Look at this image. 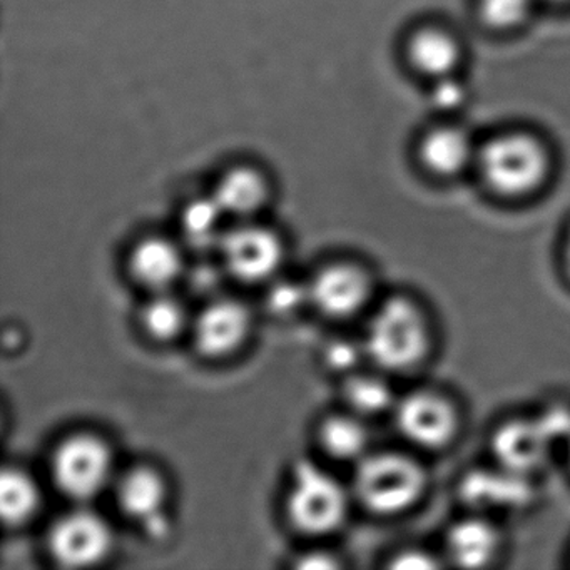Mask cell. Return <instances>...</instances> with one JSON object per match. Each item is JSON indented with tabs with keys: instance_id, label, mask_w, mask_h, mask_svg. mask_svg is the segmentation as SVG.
Masks as SVG:
<instances>
[{
	"instance_id": "obj_22",
	"label": "cell",
	"mask_w": 570,
	"mask_h": 570,
	"mask_svg": "<svg viewBox=\"0 0 570 570\" xmlns=\"http://www.w3.org/2000/svg\"><path fill=\"white\" fill-rule=\"evenodd\" d=\"M142 328L153 340L169 342L181 335L188 323L185 306L168 293H156L155 298L146 303L141 313Z\"/></svg>"
},
{
	"instance_id": "obj_17",
	"label": "cell",
	"mask_w": 570,
	"mask_h": 570,
	"mask_svg": "<svg viewBox=\"0 0 570 570\" xmlns=\"http://www.w3.org/2000/svg\"><path fill=\"white\" fill-rule=\"evenodd\" d=\"M410 65L432 79L455 75L462 61V48L450 32L439 28H422L406 42Z\"/></svg>"
},
{
	"instance_id": "obj_31",
	"label": "cell",
	"mask_w": 570,
	"mask_h": 570,
	"mask_svg": "<svg viewBox=\"0 0 570 570\" xmlns=\"http://www.w3.org/2000/svg\"><path fill=\"white\" fill-rule=\"evenodd\" d=\"M550 2H567V0H550Z\"/></svg>"
},
{
	"instance_id": "obj_9",
	"label": "cell",
	"mask_w": 570,
	"mask_h": 570,
	"mask_svg": "<svg viewBox=\"0 0 570 570\" xmlns=\"http://www.w3.org/2000/svg\"><path fill=\"white\" fill-rule=\"evenodd\" d=\"M309 302L330 318H350L362 312L372 295V279L355 263H333L316 273L308 286Z\"/></svg>"
},
{
	"instance_id": "obj_27",
	"label": "cell",
	"mask_w": 570,
	"mask_h": 570,
	"mask_svg": "<svg viewBox=\"0 0 570 570\" xmlns=\"http://www.w3.org/2000/svg\"><path fill=\"white\" fill-rule=\"evenodd\" d=\"M360 348L346 340H336L326 346L325 360L336 372H353L360 358Z\"/></svg>"
},
{
	"instance_id": "obj_26",
	"label": "cell",
	"mask_w": 570,
	"mask_h": 570,
	"mask_svg": "<svg viewBox=\"0 0 570 570\" xmlns=\"http://www.w3.org/2000/svg\"><path fill=\"white\" fill-rule=\"evenodd\" d=\"M306 302H309L308 288L283 282L269 289L268 306L276 315H292L298 312Z\"/></svg>"
},
{
	"instance_id": "obj_18",
	"label": "cell",
	"mask_w": 570,
	"mask_h": 570,
	"mask_svg": "<svg viewBox=\"0 0 570 570\" xmlns=\"http://www.w3.org/2000/svg\"><path fill=\"white\" fill-rule=\"evenodd\" d=\"M213 198L222 206L226 216L252 218L268 202V183L255 168L238 166L219 178Z\"/></svg>"
},
{
	"instance_id": "obj_1",
	"label": "cell",
	"mask_w": 570,
	"mask_h": 570,
	"mask_svg": "<svg viewBox=\"0 0 570 570\" xmlns=\"http://www.w3.org/2000/svg\"><path fill=\"white\" fill-rule=\"evenodd\" d=\"M430 343L425 313L412 299L395 296L370 322L365 352L380 368L409 372L426 358Z\"/></svg>"
},
{
	"instance_id": "obj_24",
	"label": "cell",
	"mask_w": 570,
	"mask_h": 570,
	"mask_svg": "<svg viewBox=\"0 0 570 570\" xmlns=\"http://www.w3.org/2000/svg\"><path fill=\"white\" fill-rule=\"evenodd\" d=\"M533 0H480V16L490 28L507 31L529 19Z\"/></svg>"
},
{
	"instance_id": "obj_21",
	"label": "cell",
	"mask_w": 570,
	"mask_h": 570,
	"mask_svg": "<svg viewBox=\"0 0 570 570\" xmlns=\"http://www.w3.org/2000/svg\"><path fill=\"white\" fill-rule=\"evenodd\" d=\"M225 212L212 196L206 198L193 199L186 208L183 209L181 229L189 245L195 248H208L215 243L222 242V223L225 218Z\"/></svg>"
},
{
	"instance_id": "obj_30",
	"label": "cell",
	"mask_w": 570,
	"mask_h": 570,
	"mask_svg": "<svg viewBox=\"0 0 570 570\" xmlns=\"http://www.w3.org/2000/svg\"><path fill=\"white\" fill-rule=\"evenodd\" d=\"M566 266H567V273H569V276H570V232H569V236H567V242H566Z\"/></svg>"
},
{
	"instance_id": "obj_25",
	"label": "cell",
	"mask_w": 570,
	"mask_h": 570,
	"mask_svg": "<svg viewBox=\"0 0 570 570\" xmlns=\"http://www.w3.org/2000/svg\"><path fill=\"white\" fill-rule=\"evenodd\" d=\"M429 101L439 112H456L469 102V88L455 75L443 76L433 79Z\"/></svg>"
},
{
	"instance_id": "obj_3",
	"label": "cell",
	"mask_w": 570,
	"mask_h": 570,
	"mask_svg": "<svg viewBox=\"0 0 570 570\" xmlns=\"http://www.w3.org/2000/svg\"><path fill=\"white\" fill-rule=\"evenodd\" d=\"M355 495L376 515H396L412 509L425 492L426 476L419 462L400 453L363 456L356 466Z\"/></svg>"
},
{
	"instance_id": "obj_20",
	"label": "cell",
	"mask_w": 570,
	"mask_h": 570,
	"mask_svg": "<svg viewBox=\"0 0 570 570\" xmlns=\"http://www.w3.org/2000/svg\"><path fill=\"white\" fill-rule=\"evenodd\" d=\"M41 505L38 483L29 473L6 469L0 476V513L8 525H22L31 520Z\"/></svg>"
},
{
	"instance_id": "obj_29",
	"label": "cell",
	"mask_w": 570,
	"mask_h": 570,
	"mask_svg": "<svg viewBox=\"0 0 570 570\" xmlns=\"http://www.w3.org/2000/svg\"><path fill=\"white\" fill-rule=\"evenodd\" d=\"M299 569H335V567H338V563H336V560L333 559L332 556H328V553L323 552H316V553H308V556L303 557L302 560L298 562Z\"/></svg>"
},
{
	"instance_id": "obj_19",
	"label": "cell",
	"mask_w": 570,
	"mask_h": 570,
	"mask_svg": "<svg viewBox=\"0 0 570 570\" xmlns=\"http://www.w3.org/2000/svg\"><path fill=\"white\" fill-rule=\"evenodd\" d=\"M323 450L340 462L358 463L368 450V430L358 415H333L320 426Z\"/></svg>"
},
{
	"instance_id": "obj_23",
	"label": "cell",
	"mask_w": 570,
	"mask_h": 570,
	"mask_svg": "<svg viewBox=\"0 0 570 570\" xmlns=\"http://www.w3.org/2000/svg\"><path fill=\"white\" fill-rule=\"evenodd\" d=\"M343 399L355 415H379L392 405L393 392L380 376L353 373L343 385Z\"/></svg>"
},
{
	"instance_id": "obj_8",
	"label": "cell",
	"mask_w": 570,
	"mask_h": 570,
	"mask_svg": "<svg viewBox=\"0 0 570 570\" xmlns=\"http://www.w3.org/2000/svg\"><path fill=\"white\" fill-rule=\"evenodd\" d=\"M225 268L239 282L258 283L275 275L283 262V243L272 229L242 225L219 242Z\"/></svg>"
},
{
	"instance_id": "obj_13",
	"label": "cell",
	"mask_w": 570,
	"mask_h": 570,
	"mask_svg": "<svg viewBox=\"0 0 570 570\" xmlns=\"http://www.w3.org/2000/svg\"><path fill=\"white\" fill-rule=\"evenodd\" d=\"M462 495L472 507L479 509H513L530 502L529 476L510 470H479L465 476Z\"/></svg>"
},
{
	"instance_id": "obj_12",
	"label": "cell",
	"mask_w": 570,
	"mask_h": 570,
	"mask_svg": "<svg viewBox=\"0 0 570 570\" xmlns=\"http://www.w3.org/2000/svg\"><path fill=\"white\" fill-rule=\"evenodd\" d=\"M116 497L126 515L145 523L153 533L165 532L163 509L168 499V485L158 470L132 466L119 479Z\"/></svg>"
},
{
	"instance_id": "obj_28",
	"label": "cell",
	"mask_w": 570,
	"mask_h": 570,
	"mask_svg": "<svg viewBox=\"0 0 570 570\" xmlns=\"http://www.w3.org/2000/svg\"><path fill=\"white\" fill-rule=\"evenodd\" d=\"M393 569H436L440 567L439 560L426 552L420 550H410V552L399 553L392 562Z\"/></svg>"
},
{
	"instance_id": "obj_5",
	"label": "cell",
	"mask_w": 570,
	"mask_h": 570,
	"mask_svg": "<svg viewBox=\"0 0 570 570\" xmlns=\"http://www.w3.org/2000/svg\"><path fill=\"white\" fill-rule=\"evenodd\" d=\"M52 479L76 502H88L105 492L115 472V459L105 440L76 433L62 440L52 455Z\"/></svg>"
},
{
	"instance_id": "obj_16",
	"label": "cell",
	"mask_w": 570,
	"mask_h": 570,
	"mask_svg": "<svg viewBox=\"0 0 570 570\" xmlns=\"http://www.w3.org/2000/svg\"><path fill=\"white\" fill-rule=\"evenodd\" d=\"M475 146L463 129L440 126L423 136L419 146L420 161L433 175L450 178L460 175L472 161H476Z\"/></svg>"
},
{
	"instance_id": "obj_2",
	"label": "cell",
	"mask_w": 570,
	"mask_h": 570,
	"mask_svg": "<svg viewBox=\"0 0 570 570\" xmlns=\"http://www.w3.org/2000/svg\"><path fill=\"white\" fill-rule=\"evenodd\" d=\"M475 163L487 186L507 198L537 191L550 171L546 146L527 132H507L489 139L476 151Z\"/></svg>"
},
{
	"instance_id": "obj_7",
	"label": "cell",
	"mask_w": 570,
	"mask_h": 570,
	"mask_svg": "<svg viewBox=\"0 0 570 570\" xmlns=\"http://www.w3.org/2000/svg\"><path fill=\"white\" fill-rule=\"evenodd\" d=\"M400 433L413 445L426 450L445 449L459 432V413L445 396L435 392H413L395 405Z\"/></svg>"
},
{
	"instance_id": "obj_10",
	"label": "cell",
	"mask_w": 570,
	"mask_h": 570,
	"mask_svg": "<svg viewBox=\"0 0 570 570\" xmlns=\"http://www.w3.org/2000/svg\"><path fill=\"white\" fill-rule=\"evenodd\" d=\"M553 440L540 419H515L492 436V452L502 469L530 476L549 459Z\"/></svg>"
},
{
	"instance_id": "obj_14",
	"label": "cell",
	"mask_w": 570,
	"mask_h": 570,
	"mask_svg": "<svg viewBox=\"0 0 570 570\" xmlns=\"http://www.w3.org/2000/svg\"><path fill=\"white\" fill-rule=\"evenodd\" d=\"M502 540L499 530L482 517L460 520L446 533V556L455 566L482 569L499 553Z\"/></svg>"
},
{
	"instance_id": "obj_6",
	"label": "cell",
	"mask_w": 570,
	"mask_h": 570,
	"mask_svg": "<svg viewBox=\"0 0 570 570\" xmlns=\"http://www.w3.org/2000/svg\"><path fill=\"white\" fill-rule=\"evenodd\" d=\"M112 542L109 523L91 510L79 509L56 520L48 546L61 566L81 569L105 560L111 552Z\"/></svg>"
},
{
	"instance_id": "obj_15",
	"label": "cell",
	"mask_w": 570,
	"mask_h": 570,
	"mask_svg": "<svg viewBox=\"0 0 570 570\" xmlns=\"http://www.w3.org/2000/svg\"><path fill=\"white\" fill-rule=\"evenodd\" d=\"M129 272L145 288L166 292L181 276V252L165 238L142 239L129 256Z\"/></svg>"
},
{
	"instance_id": "obj_11",
	"label": "cell",
	"mask_w": 570,
	"mask_h": 570,
	"mask_svg": "<svg viewBox=\"0 0 570 570\" xmlns=\"http://www.w3.org/2000/svg\"><path fill=\"white\" fill-rule=\"evenodd\" d=\"M252 330L249 309L238 299H216L206 306L193 325L195 345L206 358H223L235 353Z\"/></svg>"
},
{
	"instance_id": "obj_4",
	"label": "cell",
	"mask_w": 570,
	"mask_h": 570,
	"mask_svg": "<svg viewBox=\"0 0 570 570\" xmlns=\"http://www.w3.org/2000/svg\"><path fill=\"white\" fill-rule=\"evenodd\" d=\"M345 487L316 463H296L286 497L289 522L308 535H325L345 522L348 513Z\"/></svg>"
}]
</instances>
